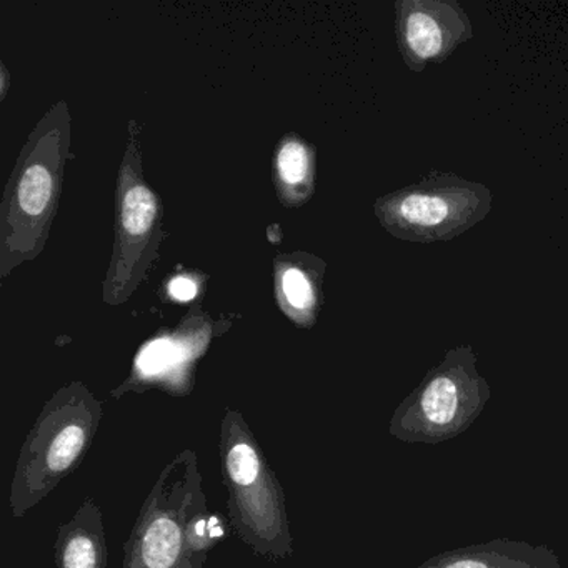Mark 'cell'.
<instances>
[{"label": "cell", "instance_id": "1", "mask_svg": "<svg viewBox=\"0 0 568 568\" xmlns=\"http://www.w3.org/2000/svg\"><path fill=\"white\" fill-rule=\"evenodd\" d=\"M71 145V115L64 101L52 105L29 135L0 205V277L44 251Z\"/></svg>", "mask_w": 568, "mask_h": 568}, {"label": "cell", "instance_id": "2", "mask_svg": "<svg viewBox=\"0 0 568 568\" xmlns=\"http://www.w3.org/2000/svg\"><path fill=\"white\" fill-rule=\"evenodd\" d=\"M224 535L207 510L197 457L184 450L152 487L125 544L124 568H202Z\"/></svg>", "mask_w": 568, "mask_h": 568}, {"label": "cell", "instance_id": "3", "mask_svg": "<svg viewBox=\"0 0 568 568\" xmlns=\"http://www.w3.org/2000/svg\"><path fill=\"white\" fill-rule=\"evenodd\" d=\"M101 402L82 382L62 387L42 408L16 464L11 510L26 517L84 460L102 418Z\"/></svg>", "mask_w": 568, "mask_h": 568}, {"label": "cell", "instance_id": "4", "mask_svg": "<svg viewBox=\"0 0 568 568\" xmlns=\"http://www.w3.org/2000/svg\"><path fill=\"white\" fill-rule=\"evenodd\" d=\"M221 458L229 490V514L242 540L257 555L291 557L284 491L239 412H225Z\"/></svg>", "mask_w": 568, "mask_h": 568}, {"label": "cell", "instance_id": "5", "mask_svg": "<svg viewBox=\"0 0 568 568\" xmlns=\"http://www.w3.org/2000/svg\"><path fill=\"white\" fill-rule=\"evenodd\" d=\"M471 345L445 352L392 415L388 434L404 444L437 445L464 434L491 397Z\"/></svg>", "mask_w": 568, "mask_h": 568}, {"label": "cell", "instance_id": "6", "mask_svg": "<svg viewBox=\"0 0 568 568\" xmlns=\"http://www.w3.org/2000/svg\"><path fill=\"white\" fill-rule=\"evenodd\" d=\"M491 205L494 195L481 182L430 171L378 197L374 214L392 237L427 245L460 237L488 217Z\"/></svg>", "mask_w": 568, "mask_h": 568}, {"label": "cell", "instance_id": "7", "mask_svg": "<svg viewBox=\"0 0 568 568\" xmlns=\"http://www.w3.org/2000/svg\"><path fill=\"white\" fill-rule=\"evenodd\" d=\"M162 237V202L142 175L139 125L132 121L119 171L115 242L104 281L105 304H124L138 291L158 258Z\"/></svg>", "mask_w": 568, "mask_h": 568}, {"label": "cell", "instance_id": "8", "mask_svg": "<svg viewBox=\"0 0 568 568\" xmlns=\"http://www.w3.org/2000/svg\"><path fill=\"white\" fill-rule=\"evenodd\" d=\"M394 31L405 68L415 74L450 59L475 31L457 0H397Z\"/></svg>", "mask_w": 568, "mask_h": 568}, {"label": "cell", "instance_id": "9", "mask_svg": "<svg viewBox=\"0 0 568 568\" xmlns=\"http://www.w3.org/2000/svg\"><path fill=\"white\" fill-rule=\"evenodd\" d=\"M418 568H561V565L558 555L547 545L495 538L484 544L442 551Z\"/></svg>", "mask_w": 568, "mask_h": 568}, {"label": "cell", "instance_id": "10", "mask_svg": "<svg viewBox=\"0 0 568 568\" xmlns=\"http://www.w3.org/2000/svg\"><path fill=\"white\" fill-rule=\"evenodd\" d=\"M311 255L291 254L275 258V292L278 305L292 322L311 327L317 321L322 307V277L325 264L315 261L308 265Z\"/></svg>", "mask_w": 568, "mask_h": 568}, {"label": "cell", "instance_id": "11", "mask_svg": "<svg viewBox=\"0 0 568 568\" xmlns=\"http://www.w3.org/2000/svg\"><path fill=\"white\" fill-rule=\"evenodd\" d=\"M55 561L58 568H108L104 515L92 498L59 528Z\"/></svg>", "mask_w": 568, "mask_h": 568}, {"label": "cell", "instance_id": "12", "mask_svg": "<svg viewBox=\"0 0 568 568\" xmlns=\"http://www.w3.org/2000/svg\"><path fill=\"white\" fill-rule=\"evenodd\" d=\"M211 338V332L205 334L191 335V337H158L144 345L135 358L132 377L125 382L124 387L115 392V397L131 390L132 385H148L152 382H169L172 372L181 371L185 365L195 358L201 357Z\"/></svg>", "mask_w": 568, "mask_h": 568}, {"label": "cell", "instance_id": "13", "mask_svg": "<svg viewBox=\"0 0 568 568\" xmlns=\"http://www.w3.org/2000/svg\"><path fill=\"white\" fill-rule=\"evenodd\" d=\"M274 184L287 207L308 202L315 187V149L295 134L285 135L274 154Z\"/></svg>", "mask_w": 568, "mask_h": 568}, {"label": "cell", "instance_id": "14", "mask_svg": "<svg viewBox=\"0 0 568 568\" xmlns=\"http://www.w3.org/2000/svg\"><path fill=\"white\" fill-rule=\"evenodd\" d=\"M169 295L178 302H189L197 297L199 284L191 277H175L169 282Z\"/></svg>", "mask_w": 568, "mask_h": 568}, {"label": "cell", "instance_id": "15", "mask_svg": "<svg viewBox=\"0 0 568 568\" xmlns=\"http://www.w3.org/2000/svg\"><path fill=\"white\" fill-rule=\"evenodd\" d=\"M2 82H4V88H2V99H4L6 94H8V84H9L8 69H6L4 64H2Z\"/></svg>", "mask_w": 568, "mask_h": 568}]
</instances>
